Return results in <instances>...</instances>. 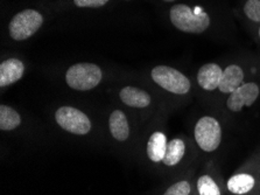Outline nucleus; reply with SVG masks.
Wrapping results in <instances>:
<instances>
[{
    "instance_id": "6ab92c4d",
    "label": "nucleus",
    "mask_w": 260,
    "mask_h": 195,
    "mask_svg": "<svg viewBox=\"0 0 260 195\" xmlns=\"http://www.w3.org/2000/svg\"><path fill=\"white\" fill-rule=\"evenodd\" d=\"M110 0H74V5L80 9H98L103 7Z\"/></svg>"
},
{
    "instance_id": "2eb2a0df",
    "label": "nucleus",
    "mask_w": 260,
    "mask_h": 195,
    "mask_svg": "<svg viewBox=\"0 0 260 195\" xmlns=\"http://www.w3.org/2000/svg\"><path fill=\"white\" fill-rule=\"evenodd\" d=\"M198 195H223L219 182L210 173H203L196 180Z\"/></svg>"
},
{
    "instance_id": "f8f14e48",
    "label": "nucleus",
    "mask_w": 260,
    "mask_h": 195,
    "mask_svg": "<svg viewBox=\"0 0 260 195\" xmlns=\"http://www.w3.org/2000/svg\"><path fill=\"white\" fill-rule=\"evenodd\" d=\"M109 129L112 137L118 142H125L129 137V126L126 115L121 110H115L110 115Z\"/></svg>"
},
{
    "instance_id": "ddd939ff",
    "label": "nucleus",
    "mask_w": 260,
    "mask_h": 195,
    "mask_svg": "<svg viewBox=\"0 0 260 195\" xmlns=\"http://www.w3.org/2000/svg\"><path fill=\"white\" fill-rule=\"evenodd\" d=\"M168 146L167 136L161 131H156L149 137L147 143V157L153 162H162Z\"/></svg>"
},
{
    "instance_id": "4be33fe9",
    "label": "nucleus",
    "mask_w": 260,
    "mask_h": 195,
    "mask_svg": "<svg viewBox=\"0 0 260 195\" xmlns=\"http://www.w3.org/2000/svg\"><path fill=\"white\" fill-rule=\"evenodd\" d=\"M259 193H260V184H259Z\"/></svg>"
},
{
    "instance_id": "1a4fd4ad",
    "label": "nucleus",
    "mask_w": 260,
    "mask_h": 195,
    "mask_svg": "<svg viewBox=\"0 0 260 195\" xmlns=\"http://www.w3.org/2000/svg\"><path fill=\"white\" fill-rule=\"evenodd\" d=\"M222 65L218 62H208L203 65L196 74V83L199 88L208 94L216 93L222 78Z\"/></svg>"
},
{
    "instance_id": "6e6552de",
    "label": "nucleus",
    "mask_w": 260,
    "mask_h": 195,
    "mask_svg": "<svg viewBox=\"0 0 260 195\" xmlns=\"http://www.w3.org/2000/svg\"><path fill=\"white\" fill-rule=\"evenodd\" d=\"M260 167L257 170H245L232 174L226 181L228 192L232 195H251L259 188Z\"/></svg>"
},
{
    "instance_id": "4468645a",
    "label": "nucleus",
    "mask_w": 260,
    "mask_h": 195,
    "mask_svg": "<svg viewBox=\"0 0 260 195\" xmlns=\"http://www.w3.org/2000/svg\"><path fill=\"white\" fill-rule=\"evenodd\" d=\"M187 153V143L182 138H174L168 142V146L166 150V156H165L162 164L168 167H174L179 165L183 160Z\"/></svg>"
},
{
    "instance_id": "f3484780",
    "label": "nucleus",
    "mask_w": 260,
    "mask_h": 195,
    "mask_svg": "<svg viewBox=\"0 0 260 195\" xmlns=\"http://www.w3.org/2000/svg\"><path fill=\"white\" fill-rule=\"evenodd\" d=\"M240 14L254 30L260 25V0H244L240 6Z\"/></svg>"
},
{
    "instance_id": "dca6fc26",
    "label": "nucleus",
    "mask_w": 260,
    "mask_h": 195,
    "mask_svg": "<svg viewBox=\"0 0 260 195\" xmlns=\"http://www.w3.org/2000/svg\"><path fill=\"white\" fill-rule=\"evenodd\" d=\"M21 124L20 115L9 105L0 106V130L12 131Z\"/></svg>"
},
{
    "instance_id": "0eeeda50",
    "label": "nucleus",
    "mask_w": 260,
    "mask_h": 195,
    "mask_svg": "<svg viewBox=\"0 0 260 195\" xmlns=\"http://www.w3.org/2000/svg\"><path fill=\"white\" fill-rule=\"evenodd\" d=\"M55 121L63 130L77 136H84L91 130V122L83 111L73 106H61L55 113Z\"/></svg>"
},
{
    "instance_id": "f03ea898",
    "label": "nucleus",
    "mask_w": 260,
    "mask_h": 195,
    "mask_svg": "<svg viewBox=\"0 0 260 195\" xmlns=\"http://www.w3.org/2000/svg\"><path fill=\"white\" fill-rule=\"evenodd\" d=\"M194 139L196 145L202 152L214 153L222 144V124L211 115H203L195 123Z\"/></svg>"
},
{
    "instance_id": "a211bd4d",
    "label": "nucleus",
    "mask_w": 260,
    "mask_h": 195,
    "mask_svg": "<svg viewBox=\"0 0 260 195\" xmlns=\"http://www.w3.org/2000/svg\"><path fill=\"white\" fill-rule=\"evenodd\" d=\"M191 190V182L187 179H183V180H180L169 186L164 195H190Z\"/></svg>"
},
{
    "instance_id": "aec40b11",
    "label": "nucleus",
    "mask_w": 260,
    "mask_h": 195,
    "mask_svg": "<svg viewBox=\"0 0 260 195\" xmlns=\"http://www.w3.org/2000/svg\"><path fill=\"white\" fill-rule=\"evenodd\" d=\"M254 35H255V40L258 41V45H260V25L254 30Z\"/></svg>"
},
{
    "instance_id": "9b49d317",
    "label": "nucleus",
    "mask_w": 260,
    "mask_h": 195,
    "mask_svg": "<svg viewBox=\"0 0 260 195\" xmlns=\"http://www.w3.org/2000/svg\"><path fill=\"white\" fill-rule=\"evenodd\" d=\"M119 97L124 104L132 107H147L151 104V96L145 90L136 88V87H124L120 90Z\"/></svg>"
},
{
    "instance_id": "f257e3e1",
    "label": "nucleus",
    "mask_w": 260,
    "mask_h": 195,
    "mask_svg": "<svg viewBox=\"0 0 260 195\" xmlns=\"http://www.w3.org/2000/svg\"><path fill=\"white\" fill-rule=\"evenodd\" d=\"M169 20L177 31L187 34H204L212 27V15L203 5L175 4L169 10Z\"/></svg>"
},
{
    "instance_id": "423d86ee",
    "label": "nucleus",
    "mask_w": 260,
    "mask_h": 195,
    "mask_svg": "<svg viewBox=\"0 0 260 195\" xmlns=\"http://www.w3.org/2000/svg\"><path fill=\"white\" fill-rule=\"evenodd\" d=\"M260 78L247 81L232 91L225 98V109L231 114H239L251 107L260 97Z\"/></svg>"
},
{
    "instance_id": "9d476101",
    "label": "nucleus",
    "mask_w": 260,
    "mask_h": 195,
    "mask_svg": "<svg viewBox=\"0 0 260 195\" xmlns=\"http://www.w3.org/2000/svg\"><path fill=\"white\" fill-rule=\"evenodd\" d=\"M25 74V65L19 59H7L0 65V87L5 88L18 82Z\"/></svg>"
},
{
    "instance_id": "5701e85b",
    "label": "nucleus",
    "mask_w": 260,
    "mask_h": 195,
    "mask_svg": "<svg viewBox=\"0 0 260 195\" xmlns=\"http://www.w3.org/2000/svg\"><path fill=\"white\" fill-rule=\"evenodd\" d=\"M251 195H252V194H251ZM258 195H260V194H258Z\"/></svg>"
},
{
    "instance_id": "20e7f679",
    "label": "nucleus",
    "mask_w": 260,
    "mask_h": 195,
    "mask_svg": "<svg viewBox=\"0 0 260 195\" xmlns=\"http://www.w3.org/2000/svg\"><path fill=\"white\" fill-rule=\"evenodd\" d=\"M103 73L94 63L82 62L69 67L66 73V82L69 88L78 91L91 90L100 85Z\"/></svg>"
},
{
    "instance_id": "412c9836",
    "label": "nucleus",
    "mask_w": 260,
    "mask_h": 195,
    "mask_svg": "<svg viewBox=\"0 0 260 195\" xmlns=\"http://www.w3.org/2000/svg\"><path fill=\"white\" fill-rule=\"evenodd\" d=\"M162 2H165V3H174L175 0H162Z\"/></svg>"
},
{
    "instance_id": "39448f33",
    "label": "nucleus",
    "mask_w": 260,
    "mask_h": 195,
    "mask_svg": "<svg viewBox=\"0 0 260 195\" xmlns=\"http://www.w3.org/2000/svg\"><path fill=\"white\" fill-rule=\"evenodd\" d=\"M43 17L35 10H23L11 19L9 23L10 37L15 41L29 39L41 29Z\"/></svg>"
},
{
    "instance_id": "7ed1b4c3",
    "label": "nucleus",
    "mask_w": 260,
    "mask_h": 195,
    "mask_svg": "<svg viewBox=\"0 0 260 195\" xmlns=\"http://www.w3.org/2000/svg\"><path fill=\"white\" fill-rule=\"evenodd\" d=\"M151 77L160 88L175 96L184 97L192 89L191 81L182 71L168 66H156L151 71Z\"/></svg>"
}]
</instances>
